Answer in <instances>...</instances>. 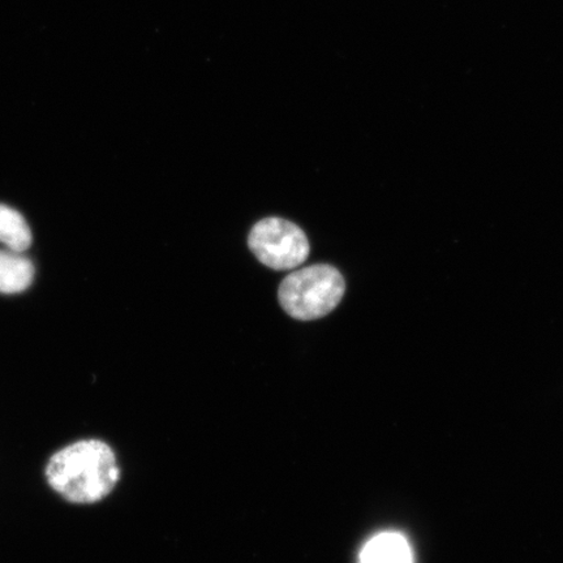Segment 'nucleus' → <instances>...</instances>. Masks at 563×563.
Here are the masks:
<instances>
[{
  "label": "nucleus",
  "instance_id": "f03ea898",
  "mask_svg": "<svg viewBox=\"0 0 563 563\" xmlns=\"http://www.w3.org/2000/svg\"><path fill=\"white\" fill-rule=\"evenodd\" d=\"M346 285L332 265L319 264L288 274L278 291L279 305L295 320L312 321L333 312Z\"/></svg>",
  "mask_w": 563,
  "mask_h": 563
},
{
  "label": "nucleus",
  "instance_id": "39448f33",
  "mask_svg": "<svg viewBox=\"0 0 563 563\" xmlns=\"http://www.w3.org/2000/svg\"><path fill=\"white\" fill-rule=\"evenodd\" d=\"M34 278V266L20 252L0 251V292L18 294L26 290Z\"/></svg>",
  "mask_w": 563,
  "mask_h": 563
},
{
  "label": "nucleus",
  "instance_id": "20e7f679",
  "mask_svg": "<svg viewBox=\"0 0 563 563\" xmlns=\"http://www.w3.org/2000/svg\"><path fill=\"white\" fill-rule=\"evenodd\" d=\"M358 563H415L412 549L404 534L383 532L364 545Z\"/></svg>",
  "mask_w": 563,
  "mask_h": 563
},
{
  "label": "nucleus",
  "instance_id": "7ed1b4c3",
  "mask_svg": "<svg viewBox=\"0 0 563 563\" xmlns=\"http://www.w3.org/2000/svg\"><path fill=\"white\" fill-rule=\"evenodd\" d=\"M250 250L273 271H292L309 256L308 238L297 224L282 218H265L252 228Z\"/></svg>",
  "mask_w": 563,
  "mask_h": 563
},
{
  "label": "nucleus",
  "instance_id": "423d86ee",
  "mask_svg": "<svg viewBox=\"0 0 563 563\" xmlns=\"http://www.w3.org/2000/svg\"><path fill=\"white\" fill-rule=\"evenodd\" d=\"M0 242L11 251L23 252L32 244V231L18 210L0 203Z\"/></svg>",
  "mask_w": 563,
  "mask_h": 563
},
{
  "label": "nucleus",
  "instance_id": "f257e3e1",
  "mask_svg": "<svg viewBox=\"0 0 563 563\" xmlns=\"http://www.w3.org/2000/svg\"><path fill=\"white\" fill-rule=\"evenodd\" d=\"M117 456L108 443L87 440L52 456L46 467L48 484L73 504H95L108 497L119 481Z\"/></svg>",
  "mask_w": 563,
  "mask_h": 563
}]
</instances>
